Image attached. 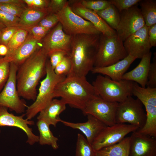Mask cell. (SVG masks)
Listing matches in <instances>:
<instances>
[{
    "label": "cell",
    "mask_w": 156,
    "mask_h": 156,
    "mask_svg": "<svg viewBox=\"0 0 156 156\" xmlns=\"http://www.w3.org/2000/svg\"><path fill=\"white\" fill-rule=\"evenodd\" d=\"M48 56L42 47L18 67L16 86L20 97L34 101L37 96V86L46 74Z\"/></svg>",
    "instance_id": "1"
},
{
    "label": "cell",
    "mask_w": 156,
    "mask_h": 156,
    "mask_svg": "<svg viewBox=\"0 0 156 156\" xmlns=\"http://www.w3.org/2000/svg\"><path fill=\"white\" fill-rule=\"evenodd\" d=\"M100 34H82L73 36L68 55L71 68L67 75L86 77L94 67Z\"/></svg>",
    "instance_id": "2"
},
{
    "label": "cell",
    "mask_w": 156,
    "mask_h": 156,
    "mask_svg": "<svg viewBox=\"0 0 156 156\" xmlns=\"http://www.w3.org/2000/svg\"><path fill=\"white\" fill-rule=\"evenodd\" d=\"M92 84L86 77L67 75L56 86L54 96L60 97L66 104L81 110L96 95Z\"/></svg>",
    "instance_id": "3"
},
{
    "label": "cell",
    "mask_w": 156,
    "mask_h": 156,
    "mask_svg": "<svg viewBox=\"0 0 156 156\" xmlns=\"http://www.w3.org/2000/svg\"><path fill=\"white\" fill-rule=\"evenodd\" d=\"M46 76L40 82L38 92L33 103L27 106L26 110V119L31 120L45 107L53 99L55 88L59 82L66 77L57 75L52 68L50 61L46 63Z\"/></svg>",
    "instance_id": "4"
},
{
    "label": "cell",
    "mask_w": 156,
    "mask_h": 156,
    "mask_svg": "<svg viewBox=\"0 0 156 156\" xmlns=\"http://www.w3.org/2000/svg\"><path fill=\"white\" fill-rule=\"evenodd\" d=\"M135 83L133 81L124 79L114 81L99 75L92 85L96 95L106 101L119 103L132 95Z\"/></svg>",
    "instance_id": "5"
},
{
    "label": "cell",
    "mask_w": 156,
    "mask_h": 156,
    "mask_svg": "<svg viewBox=\"0 0 156 156\" xmlns=\"http://www.w3.org/2000/svg\"><path fill=\"white\" fill-rule=\"evenodd\" d=\"M128 55L123 42L117 34L107 36L101 34L94 67L109 66L122 60Z\"/></svg>",
    "instance_id": "6"
},
{
    "label": "cell",
    "mask_w": 156,
    "mask_h": 156,
    "mask_svg": "<svg viewBox=\"0 0 156 156\" xmlns=\"http://www.w3.org/2000/svg\"><path fill=\"white\" fill-rule=\"evenodd\" d=\"M55 14L64 31L68 35L73 36L82 34H101L91 22L75 14L68 1L61 10Z\"/></svg>",
    "instance_id": "7"
},
{
    "label": "cell",
    "mask_w": 156,
    "mask_h": 156,
    "mask_svg": "<svg viewBox=\"0 0 156 156\" xmlns=\"http://www.w3.org/2000/svg\"><path fill=\"white\" fill-rule=\"evenodd\" d=\"M143 105L138 99H134L132 96L118 103L116 116V123H128L138 127L139 129L142 128L146 121V114Z\"/></svg>",
    "instance_id": "8"
},
{
    "label": "cell",
    "mask_w": 156,
    "mask_h": 156,
    "mask_svg": "<svg viewBox=\"0 0 156 156\" xmlns=\"http://www.w3.org/2000/svg\"><path fill=\"white\" fill-rule=\"evenodd\" d=\"M8 78L0 92V106L6 107L18 114L24 113L27 105L20 99L16 86V73L18 66L10 63Z\"/></svg>",
    "instance_id": "9"
},
{
    "label": "cell",
    "mask_w": 156,
    "mask_h": 156,
    "mask_svg": "<svg viewBox=\"0 0 156 156\" xmlns=\"http://www.w3.org/2000/svg\"><path fill=\"white\" fill-rule=\"evenodd\" d=\"M118 105V103L106 101L96 95L87 102L82 111L84 115H92L110 126L116 123Z\"/></svg>",
    "instance_id": "10"
},
{
    "label": "cell",
    "mask_w": 156,
    "mask_h": 156,
    "mask_svg": "<svg viewBox=\"0 0 156 156\" xmlns=\"http://www.w3.org/2000/svg\"><path fill=\"white\" fill-rule=\"evenodd\" d=\"M139 129L129 124L116 123L104 128L96 138L92 145L97 151L101 148L118 143L130 133Z\"/></svg>",
    "instance_id": "11"
},
{
    "label": "cell",
    "mask_w": 156,
    "mask_h": 156,
    "mask_svg": "<svg viewBox=\"0 0 156 156\" xmlns=\"http://www.w3.org/2000/svg\"><path fill=\"white\" fill-rule=\"evenodd\" d=\"M73 36L66 34L59 22L41 40L42 47L48 57L57 51H63L68 55L70 49Z\"/></svg>",
    "instance_id": "12"
},
{
    "label": "cell",
    "mask_w": 156,
    "mask_h": 156,
    "mask_svg": "<svg viewBox=\"0 0 156 156\" xmlns=\"http://www.w3.org/2000/svg\"><path fill=\"white\" fill-rule=\"evenodd\" d=\"M120 13V19L116 30L124 42L128 37L145 25L140 8L134 5Z\"/></svg>",
    "instance_id": "13"
},
{
    "label": "cell",
    "mask_w": 156,
    "mask_h": 156,
    "mask_svg": "<svg viewBox=\"0 0 156 156\" xmlns=\"http://www.w3.org/2000/svg\"><path fill=\"white\" fill-rule=\"evenodd\" d=\"M25 114L19 116H15L9 113L8 109L0 106V127L8 126L18 128L25 132L27 137L26 142L33 145L38 142L39 136L35 135L32 129L29 127L34 125V122L31 120L24 119ZM1 130L0 129V133Z\"/></svg>",
    "instance_id": "14"
},
{
    "label": "cell",
    "mask_w": 156,
    "mask_h": 156,
    "mask_svg": "<svg viewBox=\"0 0 156 156\" xmlns=\"http://www.w3.org/2000/svg\"><path fill=\"white\" fill-rule=\"evenodd\" d=\"M148 27L145 25L130 36L123 42L128 54L137 58H142L150 52L151 47L148 38Z\"/></svg>",
    "instance_id": "15"
},
{
    "label": "cell",
    "mask_w": 156,
    "mask_h": 156,
    "mask_svg": "<svg viewBox=\"0 0 156 156\" xmlns=\"http://www.w3.org/2000/svg\"><path fill=\"white\" fill-rule=\"evenodd\" d=\"M68 2L75 14L91 22L103 35L111 36L117 34L116 31L109 26L96 12L84 7L79 0H71Z\"/></svg>",
    "instance_id": "16"
},
{
    "label": "cell",
    "mask_w": 156,
    "mask_h": 156,
    "mask_svg": "<svg viewBox=\"0 0 156 156\" xmlns=\"http://www.w3.org/2000/svg\"><path fill=\"white\" fill-rule=\"evenodd\" d=\"M129 137V156H156L155 138L147 136L137 130Z\"/></svg>",
    "instance_id": "17"
},
{
    "label": "cell",
    "mask_w": 156,
    "mask_h": 156,
    "mask_svg": "<svg viewBox=\"0 0 156 156\" xmlns=\"http://www.w3.org/2000/svg\"><path fill=\"white\" fill-rule=\"evenodd\" d=\"M41 47V40H36L29 33L21 45L14 51L7 54L4 57L7 61L13 63L18 67Z\"/></svg>",
    "instance_id": "18"
},
{
    "label": "cell",
    "mask_w": 156,
    "mask_h": 156,
    "mask_svg": "<svg viewBox=\"0 0 156 156\" xmlns=\"http://www.w3.org/2000/svg\"><path fill=\"white\" fill-rule=\"evenodd\" d=\"M87 116L88 120L84 122L74 123L61 119L59 122L73 129L79 130L86 136L87 141L92 144L99 133L107 126L92 115L88 114Z\"/></svg>",
    "instance_id": "19"
},
{
    "label": "cell",
    "mask_w": 156,
    "mask_h": 156,
    "mask_svg": "<svg viewBox=\"0 0 156 156\" xmlns=\"http://www.w3.org/2000/svg\"><path fill=\"white\" fill-rule=\"evenodd\" d=\"M136 59L135 57L128 55L123 59L109 66L101 67H94L91 71L93 73L106 75L112 80L119 81L122 80L123 75Z\"/></svg>",
    "instance_id": "20"
},
{
    "label": "cell",
    "mask_w": 156,
    "mask_h": 156,
    "mask_svg": "<svg viewBox=\"0 0 156 156\" xmlns=\"http://www.w3.org/2000/svg\"><path fill=\"white\" fill-rule=\"evenodd\" d=\"M151 54L150 52L144 55L135 68L123 75L122 79L134 82L139 84L142 87H146Z\"/></svg>",
    "instance_id": "21"
},
{
    "label": "cell",
    "mask_w": 156,
    "mask_h": 156,
    "mask_svg": "<svg viewBox=\"0 0 156 156\" xmlns=\"http://www.w3.org/2000/svg\"><path fill=\"white\" fill-rule=\"evenodd\" d=\"M66 105L61 99H53L39 113L37 119L43 120L49 125L55 127L60 119V114L66 109Z\"/></svg>",
    "instance_id": "22"
},
{
    "label": "cell",
    "mask_w": 156,
    "mask_h": 156,
    "mask_svg": "<svg viewBox=\"0 0 156 156\" xmlns=\"http://www.w3.org/2000/svg\"><path fill=\"white\" fill-rule=\"evenodd\" d=\"M49 14L47 9L26 7L19 18L18 27L29 31Z\"/></svg>",
    "instance_id": "23"
},
{
    "label": "cell",
    "mask_w": 156,
    "mask_h": 156,
    "mask_svg": "<svg viewBox=\"0 0 156 156\" xmlns=\"http://www.w3.org/2000/svg\"><path fill=\"white\" fill-rule=\"evenodd\" d=\"M129 137L119 142L103 148L97 151V156H129Z\"/></svg>",
    "instance_id": "24"
},
{
    "label": "cell",
    "mask_w": 156,
    "mask_h": 156,
    "mask_svg": "<svg viewBox=\"0 0 156 156\" xmlns=\"http://www.w3.org/2000/svg\"><path fill=\"white\" fill-rule=\"evenodd\" d=\"M37 126L40 133L38 142L41 145H50L55 150L58 148V139L54 136L49 128V126L43 120H38Z\"/></svg>",
    "instance_id": "25"
},
{
    "label": "cell",
    "mask_w": 156,
    "mask_h": 156,
    "mask_svg": "<svg viewBox=\"0 0 156 156\" xmlns=\"http://www.w3.org/2000/svg\"><path fill=\"white\" fill-rule=\"evenodd\" d=\"M145 25L149 27L156 24V1L141 0L139 3Z\"/></svg>",
    "instance_id": "26"
},
{
    "label": "cell",
    "mask_w": 156,
    "mask_h": 156,
    "mask_svg": "<svg viewBox=\"0 0 156 156\" xmlns=\"http://www.w3.org/2000/svg\"><path fill=\"white\" fill-rule=\"evenodd\" d=\"M112 28L116 30L119 23L120 13L113 5L103 10L95 12Z\"/></svg>",
    "instance_id": "27"
},
{
    "label": "cell",
    "mask_w": 156,
    "mask_h": 156,
    "mask_svg": "<svg viewBox=\"0 0 156 156\" xmlns=\"http://www.w3.org/2000/svg\"><path fill=\"white\" fill-rule=\"evenodd\" d=\"M75 156H97V151L81 134H77Z\"/></svg>",
    "instance_id": "28"
},
{
    "label": "cell",
    "mask_w": 156,
    "mask_h": 156,
    "mask_svg": "<svg viewBox=\"0 0 156 156\" xmlns=\"http://www.w3.org/2000/svg\"><path fill=\"white\" fill-rule=\"evenodd\" d=\"M29 34L28 31L19 28L6 46L8 49L7 54L14 51L21 45L26 40Z\"/></svg>",
    "instance_id": "29"
},
{
    "label": "cell",
    "mask_w": 156,
    "mask_h": 156,
    "mask_svg": "<svg viewBox=\"0 0 156 156\" xmlns=\"http://www.w3.org/2000/svg\"><path fill=\"white\" fill-rule=\"evenodd\" d=\"M79 1L85 7L95 12L105 9L111 4L109 0H80Z\"/></svg>",
    "instance_id": "30"
},
{
    "label": "cell",
    "mask_w": 156,
    "mask_h": 156,
    "mask_svg": "<svg viewBox=\"0 0 156 156\" xmlns=\"http://www.w3.org/2000/svg\"><path fill=\"white\" fill-rule=\"evenodd\" d=\"M10 70V63L0 57V92L8 78Z\"/></svg>",
    "instance_id": "31"
},
{
    "label": "cell",
    "mask_w": 156,
    "mask_h": 156,
    "mask_svg": "<svg viewBox=\"0 0 156 156\" xmlns=\"http://www.w3.org/2000/svg\"><path fill=\"white\" fill-rule=\"evenodd\" d=\"M26 8L25 6L12 3L0 4V10L19 18Z\"/></svg>",
    "instance_id": "32"
},
{
    "label": "cell",
    "mask_w": 156,
    "mask_h": 156,
    "mask_svg": "<svg viewBox=\"0 0 156 156\" xmlns=\"http://www.w3.org/2000/svg\"><path fill=\"white\" fill-rule=\"evenodd\" d=\"M19 17L0 10V22L6 27H18Z\"/></svg>",
    "instance_id": "33"
},
{
    "label": "cell",
    "mask_w": 156,
    "mask_h": 156,
    "mask_svg": "<svg viewBox=\"0 0 156 156\" xmlns=\"http://www.w3.org/2000/svg\"><path fill=\"white\" fill-rule=\"evenodd\" d=\"M71 63L68 55L65 56L54 69L55 73L58 75L66 76L71 68Z\"/></svg>",
    "instance_id": "34"
},
{
    "label": "cell",
    "mask_w": 156,
    "mask_h": 156,
    "mask_svg": "<svg viewBox=\"0 0 156 156\" xmlns=\"http://www.w3.org/2000/svg\"><path fill=\"white\" fill-rule=\"evenodd\" d=\"M20 28L17 27H6L0 31V44L6 46L13 36Z\"/></svg>",
    "instance_id": "35"
},
{
    "label": "cell",
    "mask_w": 156,
    "mask_h": 156,
    "mask_svg": "<svg viewBox=\"0 0 156 156\" xmlns=\"http://www.w3.org/2000/svg\"><path fill=\"white\" fill-rule=\"evenodd\" d=\"M109 1L111 4L114 6L120 13L137 5L140 0H110Z\"/></svg>",
    "instance_id": "36"
},
{
    "label": "cell",
    "mask_w": 156,
    "mask_h": 156,
    "mask_svg": "<svg viewBox=\"0 0 156 156\" xmlns=\"http://www.w3.org/2000/svg\"><path fill=\"white\" fill-rule=\"evenodd\" d=\"M154 54L153 61L151 63L148 73L146 86L151 88H156V56Z\"/></svg>",
    "instance_id": "37"
},
{
    "label": "cell",
    "mask_w": 156,
    "mask_h": 156,
    "mask_svg": "<svg viewBox=\"0 0 156 156\" xmlns=\"http://www.w3.org/2000/svg\"><path fill=\"white\" fill-rule=\"evenodd\" d=\"M59 22L56 14L50 13L43 18L38 25L50 30Z\"/></svg>",
    "instance_id": "38"
},
{
    "label": "cell",
    "mask_w": 156,
    "mask_h": 156,
    "mask_svg": "<svg viewBox=\"0 0 156 156\" xmlns=\"http://www.w3.org/2000/svg\"><path fill=\"white\" fill-rule=\"evenodd\" d=\"M50 30L37 25L31 28L28 31L35 39L41 41Z\"/></svg>",
    "instance_id": "39"
},
{
    "label": "cell",
    "mask_w": 156,
    "mask_h": 156,
    "mask_svg": "<svg viewBox=\"0 0 156 156\" xmlns=\"http://www.w3.org/2000/svg\"><path fill=\"white\" fill-rule=\"evenodd\" d=\"M66 0H51L47 8L50 13H56L61 10L67 2Z\"/></svg>",
    "instance_id": "40"
},
{
    "label": "cell",
    "mask_w": 156,
    "mask_h": 156,
    "mask_svg": "<svg viewBox=\"0 0 156 156\" xmlns=\"http://www.w3.org/2000/svg\"><path fill=\"white\" fill-rule=\"evenodd\" d=\"M66 55H68V54L65 52L57 51L53 53L49 56L50 62L53 70L63 58Z\"/></svg>",
    "instance_id": "41"
},
{
    "label": "cell",
    "mask_w": 156,
    "mask_h": 156,
    "mask_svg": "<svg viewBox=\"0 0 156 156\" xmlns=\"http://www.w3.org/2000/svg\"><path fill=\"white\" fill-rule=\"evenodd\" d=\"M148 38L151 47L156 46V24L153 25L148 28Z\"/></svg>",
    "instance_id": "42"
},
{
    "label": "cell",
    "mask_w": 156,
    "mask_h": 156,
    "mask_svg": "<svg viewBox=\"0 0 156 156\" xmlns=\"http://www.w3.org/2000/svg\"><path fill=\"white\" fill-rule=\"evenodd\" d=\"M50 0H32L30 7L41 9H47Z\"/></svg>",
    "instance_id": "43"
},
{
    "label": "cell",
    "mask_w": 156,
    "mask_h": 156,
    "mask_svg": "<svg viewBox=\"0 0 156 156\" xmlns=\"http://www.w3.org/2000/svg\"><path fill=\"white\" fill-rule=\"evenodd\" d=\"M9 3L15 4L23 6H25V2L22 0H0V4Z\"/></svg>",
    "instance_id": "44"
},
{
    "label": "cell",
    "mask_w": 156,
    "mask_h": 156,
    "mask_svg": "<svg viewBox=\"0 0 156 156\" xmlns=\"http://www.w3.org/2000/svg\"><path fill=\"white\" fill-rule=\"evenodd\" d=\"M8 52V49L6 46L0 44V55L5 56L7 55Z\"/></svg>",
    "instance_id": "45"
},
{
    "label": "cell",
    "mask_w": 156,
    "mask_h": 156,
    "mask_svg": "<svg viewBox=\"0 0 156 156\" xmlns=\"http://www.w3.org/2000/svg\"><path fill=\"white\" fill-rule=\"evenodd\" d=\"M5 27V26L0 22V31Z\"/></svg>",
    "instance_id": "46"
}]
</instances>
